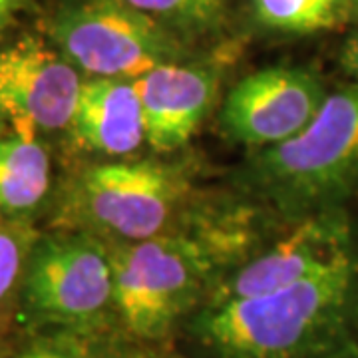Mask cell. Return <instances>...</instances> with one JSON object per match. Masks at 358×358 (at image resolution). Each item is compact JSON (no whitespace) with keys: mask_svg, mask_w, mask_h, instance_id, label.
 Listing matches in <instances>:
<instances>
[{"mask_svg":"<svg viewBox=\"0 0 358 358\" xmlns=\"http://www.w3.org/2000/svg\"><path fill=\"white\" fill-rule=\"evenodd\" d=\"M257 20L279 32H319L336 26L348 0H251Z\"/></svg>","mask_w":358,"mask_h":358,"instance_id":"obj_13","label":"cell"},{"mask_svg":"<svg viewBox=\"0 0 358 358\" xmlns=\"http://www.w3.org/2000/svg\"><path fill=\"white\" fill-rule=\"evenodd\" d=\"M4 122H6V120H4V115L0 114V134L4 131Z\"/></svg>","mask_w":358,"mask_h":358,"instance_id":"obj_20","label":"cell"},{"mask_svg":"<svg viewBox=\"0 0 358 358\" xmlns=\"http://www.w3.org/2000/svg\"><path fill=\"white\" fill-rule=\"evenodd\" d=\"M50 187V157L36 138L0 140V213L24 215Z\"/></svg>","mask_w":358,"mask_h":358,"instance_id":"obj_12","label":"cell"},{"mask_svg":"<svg viewBox=\"0 0 358 358\" xmlns=\"http://www.w3.org/2000/svg\"><path fill=\"white\" fill-rule=\"evenodd\" d=\"M48 36L90 78L136 80L185 60L179 34L124 0L66 2L50 18Z\"/></svg>","mask_w":358,"mask_h":358,"instance_id":"obj_3","label":"cell"},{"mask_svg":"<svg viewBox=\"0 0 358 358\" xmlns=\"http://www.w3.org/2000/svg\"><path fill=\"white\" fill-rule=\"evenodd\" d=\"M16 358H94V352L72 334H58L34 341Z\"/></svg>","mask_w":358,"mask_h":358,"instance_id":"obj_16","label":"cell"},{"mask_svg":"<svg viewBox=\"0 0 358 358\" xmlns=\"http://www.w3.org/2000/svg\"><path fill=\"white\" fill-rule=\"evenodd\" d=\"M343 251L336 227L320 219H307L267 253L239 268L223 287L215 303L291 287L317 273Z\"/></svg>","mask_w":358,"mask_h":358,"instance_id":"obj_10","label":"cell"},{"mask_svg":"<svg viewBox=\"0 0 358 358\" xmlns=\"http://www.w3.org/2000/svg\"><path fill=\"white\" fill-rule=\"evenodd\" d=\"M183 197V179L157 162H114L88 169L78 209L90 225L126 241L162 235Z\"/></svg>","mask_w":358,"mask_h":358,"instance_id":"obj_6","label":"cell"},{"mask_svg":"<svg viewBox=\"0 0 358 358\" xmlns=\"http://www.w3.org/2000/svg\"><path fill=\"white\" fill-rule=\"evenodd\" d=\"M70 129L74 140L90 152L103 155L136 152L145 140V124L134 80H84Z\"/></svg>","mask_w":358,"mask_h":358,"instance_id":"obj_11","label":"cell"},{"mask_svg":"<svg viewBox=\"0 0 358 358\" xmlns=\"http://www.w3.org/2000/svg\"><path fill=\"white\" fill-rule=\"evenodd\" d=\"M26 4V0H0V36L13 24L16 13Z\"/></svg>","mask_w":358,"mask_h":358,"instance_id":"obj_17","label":"cell"},{"mask_svg":"<svg viewBox=\"0 0 358 358\" xmlns=\"http://www.w3.org/2000/svg\"><path fill=\"white\" fill-rule=\"evenodd\" d=\"M129 6L173 30L176 34H205L225 22L229 0H124Z\"/></svg>","mask_w":358,"mask_h":358,"instance_id":"obj_14","label":"cell"},{"mask_svg":"<svg viewBox=\"0 0 358 358\" xmlns=\"http://www.w3.org/2000/svg\"><path fill=\"white\" fill-rule=\"evenodd\" d=\"M22 299L34 319L84 331L114 305L112 253L86 233H56L30 249Z\"/></svg>","mask_w":358,"mask_h":358,"instance_id":"obj_5","label":"cell"},{"mask_svg":"<svg viewBox=\"0 0 358 358\" xmlns=\"http://www.w3.org/2000/svg\"><path fill=\"white\" fill-rule=\"evenodd\" d=\"M26 241L22 233L0 217V301H4L24 273Z\"/></svg>","mask_w":358,"mask_h":358,"instance_id":"obj_15","label":"cell"},{"mask_svg":"<svg viewBox=\"0 0 358 358\" xmlns=\"http://www.w3.org/2000/svg\"><path fill=\"white\" fill-rule=\"evenodd\" d=\"M350 282L352 261L343 251L291 287L215 303L199 333L221 358H293L338 315Z\"/></svg>","mask_w":358,"mask_h":358,"instance_id":"obj_1","label":"cell"},{"mask_svg":"<svg viewBox=\"0 0 358 358\" xmlns=\"http://www.w3.org/2000/svg\"><path fill=\"white\" fill-rule=\"evenodd\" d=\"M213 267L215 251L187 235L134 241L112 253L115 310L131 334L159 338L192 307Z\"/></svg>","mask_w":358,"mask_h":358,"instance_id":"obj_4","label":"cell"},{"mask_svg":"<svg viewBox=\"0 0 358 358\" xmlns=\"http://www.w3.org/2000/svg\"><path fill=\"white\" fill-rule=\"evenodd\" d=\"M140 94L145 141L157 152L185 145L201 128L217 94V78L207 68L173 62L134 80Z\"/></svg>","mask_w":358,"mask_h":358,"instance_id":"obj_9","label":"cell"},{"mask_svg":"<svg viewBox=\"0 0 358 358\" xmlns=\"http://www.w3.org/2000/svg\"><path fill=\"white\" fill-rule=\"evenodd\" d=\"M94 358H126V357H117V355H94Z\"/></svg>","mask_w":358,"mask_h":358,"instance_id":"obj_19","label":"cell"},{"mask_svg":"<svg viewBox=\"0 0 358 358\" xmlns=\"http://www.w3.org/2000/svg\"><path fill=\"white\" fill-rule=\"evenodd\" d=\"M327 96L322 82L307 70L273 66L233 86L219 122L231 140L268 148L307 128Z\"/></svg>","mask_w":358,"mask_h":358,"instance_id":"obj_8","label":"cell"},{"mask_svg":"<svg viewBox=\"0 0 358 358\" xmlns=\"http://www.w3.org/2000/svg\"><path fill=\"white\" fill-rule=\"evenodd\" d=\"M82 86L76 66L36 36L0 50V114L20 138L70 128Z\"/></svg>","mask_w":358,"mask_h":358,"instance_id":"obj_7","label":"cell"},{"mask_svg":"<svg viewBox=\"0 0 358 358\" xmlns=\"http://www.w3.org/2000/svg\"><path fill=\"white\" fill-rule=\"evenodd\" d=\"M343 62H345L346 70L358 80V34L346 42L345 52H343Z\"/></svg>","mask_w":358,"mask_h":358,"instance_id":"obj_18","label":"cell"},{"mask_svg":"<svg viewBox=\"0 0 358 358\" xmlns=\"http://www.w3.org/2000/svg\"><path fill=\"white\" fill-rule=\"evenodd\" d=\"M251 173L285 211L324 203L358 181V88L329 94L296 136L265 148Z\"/></svg>","mask_w":358,"mask_h":358,"instance_id":"obj_2","label":"cell"}]
</instances>
